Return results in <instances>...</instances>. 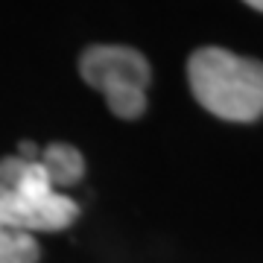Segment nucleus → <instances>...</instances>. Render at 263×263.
I'll return each instance as SVG.
<instances>
[{
  "instance_id": "f257e3e1",
  "label": "nucleus",
  "mask_w": 263,
  "mask_h": 263,
  "mask_svg": "<svg viewBox=\"0 0 263 263\" xmlns=\"http://www.w3.org/2000/svg\"><path fill=\"white\" fill-rule=\"evenodd\" d=\"M187 85L202 108L231 123L263 114V62L222 47H202L187 59Z\"/></svg>"
},
{
  "instance_id": "f03ea898",
  "label": "nucleus",
  "mask_w": 263,
  "mask_h": 263,
  "mask_svg": "<svg viewBox=\"0 0 263 263\" xmlns=\"http://www.w3.org/2000/svg\"><path fill=\"white\" fill-rule=\"evenodd\" d=\"M79 73L120 120H138L146 111V88L152 70L143 53L123 44H94L79 59Z\"/></svg>"
},
{
  "instance_id": "7ed1b4c3",
  "label": "nucleus",
  "mask_w": 263,
  "mask_h": 263,
  "mask_svg": "<svg viewBox=\"0 0 263 263\" xmlns=\"http://www.w3.org/2000/svg\"><path fill=\"white\" fill-rule=\"evenodd\" d=\"M79 208L70 196L50 184L44 167L32 161L12 193H0V228L9 231H62L76 219Z\"/></svg>"
},
{
  "instance_id": "20e7f679",
  "label": "nucleus",
  "mask_w": 263,
  "mask_h": 263,
  "mask_svg": "<svg viewBox=\"0 0 263 263\" xmlns=\"http://www.w3.org/2000/svg\"><path fill=\"white\" fill-rule=\"evenodd\" d=\"M38 164L44 167L50 184H53L56 190L76 184V181L82 179V173H85L82 152L76 149V146H70V143H50V146H44Z\"/></svg>"
},
{
  "instance_id": "39448f33",
  "label": "nucleus",
  "mask_w": 263,
  "mask_h": 263,
  "mask_svg": "<svg viewBox=\"0 0 263 263\" xmlns=\"http://www.w3.org/2000/svg\"><path fill=\"white\" fill-rule=\"evenodd\" d=\"M38 254L41 249L32 234L0 228V263H38Z\"/></svg>"
},
{
  "instance_id": "423d86ee",
  "label": "nucleus",
  "mask_w": 263,
  "mask_h": 263,
  "mask_svg": "<svg viewBox=\"0 0 263 263\" xmlns=\"http://www.w3.org/2000/svg\"><path fill=\"white\" fill-rule=\"evenodd\" d=\"M32 161H24L18 155H9V158H0V193H12L18 187L24 176H27V167Z\"/></svg>"
},
{
  "instance_id": "0eeeda50",
  "label": "nucleus",
  "mask_w": 263,
  "mask_h": 263,
  "mask_svg": "<svg viewBox=\"0 0 263 263\" xmlns=\"http://www.w3.org/2000/svg\"><path fill=\"white\" fill-rule=\"evenodd\" d=\"M18 158H24V161H38V158H41V149H38L32 141H21V143H18Z\"/></svg>"
},
{
  "instance_id": "6e6552de",
  "label": "nucleus",
  "mask_w": 263,
  "mask_h": 263,
  "mask_svg": "<svg viewBox=\"0 0 263 263\" xmlns=\"http://www.w3.org/2000/svg\"><path fill=\"white\" fill-rule=\"evenodd\" d=\"M246 3H249V6H252V9L263 12V0H246Z\"/></svg>"
}]
</instances>
